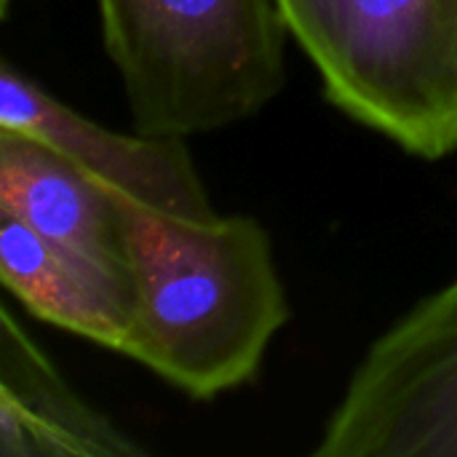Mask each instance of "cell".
<instances>
[{
  "label": "cell",
  "mask_w": 457,
  "mask_h": 457,
  "mask_svg": "<svg viewBox=\"0 0 457 457\" xmlns=\"http://www.w3.org/2000/svg\"><path fill=\"white\" fill-rule=\"evenodd\" d=\"M316 455L457 457V281L370 348Z\"/></svg>",
  "instance_id": "obj_4"
},
{
  "label": "cell",
  "mask_w": 457,
  "mask_h": 457,
  "mask_svg": "<svg viewBox=\"0 0 457 457\" xmlns=\"http://www.w3.org/2000/svg\"><path fill=\"white\" fill-rule=\"evenodd\" d=\"M0 129L51 145L94 179L137 204L190 220L214 217L182 137H129L104 129L51 96L8 62L0 64Z\"/></svg>",
  "instance_id": "obj_5"
},
{
  "label": "cell",
  "mask_w": 457,
  "mask_h": 457,
  "mask_svg": "<svg viewBox=\"0 0 457 457\" xmlns=\"http://www.w3.org/2000/svg\"><path fill=\"white\" fill-rule=\"evenodd\" d=\"M0 455H145L129 434L67 386L8 308L0 311Z\"/></svg>",
  "instance_id": "obj_7"
},
{
  "label": "cell",
  "mask_w": 457,
  "mask_h": 457,
  "mask_svg": "<svg viewBox=\"0 0 457 457\" xmlns=\"http://www.w3.org/2000/svg\"><path fill=\"white\" fill-rule=\"evenodd\" d=\"M8 5H11V0H0V11H3V13L8 11Z\"/></svg>",
  "instance_id": "obj_9"
},
{
  "label": "cell",
  "mask_w": 457,
  "mask_h": 457,
  "mask_svg": "<svg viewBox=\"0 0 457 457\" xmlns=\"http://www.w3.org/2000/svg\"><path fill=\"white\" fill-rule=\"evenodd\" d=\"M0 281L37 319L126 353L134 321L131 276L27 225L0 217Z\"/></svg>",
  "instance_id": "obj_8"
},
{
  "label": "cell",
  "mask_w": 457,
  "mask_h": 457,
  "mask_svg": "<svg viewBox=\"0 0 457 457\" xmlns=\"http://www.w3.org/2000/svg\"><path fill=\"white\" fill-rule=\"evenodd\" d=\"M139 134L193 137L260 112L284 86L278 0H96Z\"/></svg>",
  "instance_id": "obj_2"
},
{
  "label": "cell",
  "mask_w": 457,
  "mask_h": 457,
  "mask_svg": "<svg viewBox=\"0 0 457 457\" xmlns=\"http://www.w3.org/2000/svg\"><path fill=\"white\" fill-rule=\"evenodd\" d=\"M327 96L404 150L457 147V0H278Z\"/></svg>",
  "instance_id": "obj_3"
},
{
  "label": "cell",
  "mask_w": 457,
  "mask_h": 457,
  "mask_svg": "<svg viewBox=\"0 0 457 457\" xmlns=\"http://www.w3.org/2000/svg\"><path fill=\"white\" fill-rule=\"evenodd\" d=\"M0 217L129 273L115 193L51 145L11 129H0Z\"/></svg>",
  "instance_id": "obj_6"
},
{
  "label": "cell",
  "mask_w": 457,
  "mask_h": 457,
  "mask_svg": "<svg viewBox=\"0 0 457 457\" xmlns=\"http://www.w3.org/2000/svg\"><path fill=\"white\" fill-rule=\"evenodd\" d=\"M115 201L134 287L123 356L193 399L249 383L289 319L265 228L252 217H177L123 193Z\"/></svg>",
  "instance_id": "obj_1"
}]
</instances>
